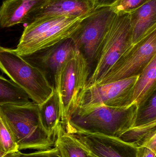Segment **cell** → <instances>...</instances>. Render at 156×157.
<instances>
[{
    "instance_id": "cell-5",
    "label": "cell",
    "mask_w": 156,
    "mask_h": 157,
    "mask_svg": "<svg viewBox=\"0 0 156 157\" xmlns=\"http://www.w3.org/2000/svg\"><path fill=\"white\" fill-rule=\"evenodd\" d=\"M0 70L40 105L54 92L44 74L16 52L0 44Z\"/></svg>"
},
{
    "instance_id": "cell-23",
    "label": "cell",
    "mask_w": 156,
    "mask_h": 157,
    "mask_svg": "<svg viewBox=\"0 0 156 157\" xmlns=\"http://www.w3.org/2000/svg\"><path fill=\"white\" fill-rule=\"evenodd\" d=\"M18 157H61L57 148L52 147L46 150H38L34 153L23 154L19 152Z\"/></svg>"
},
{
    "instance_id": "cell-27",
    "label": "cell",
    "mask_w": 156,
    "mask_h": 157,
    "mask_svg": "<svg viewBox=\"0 0 156 157\" xmlns=\"http://www.w3.org/2000/svg\"><path fill=\"white\" fill-rule=\"evenodd\" d=\"M89 157H96L92 155H90V154H89Z\"/></svg>"
},
{
    "instance_id": "cell-18",
    "label": "cell",
    "mask_w": 156,
    "mask_h": 157,
    "mask_svg": "<svg viewBox=\"0 0 156 157\" xmlns=\"http://www.w3.org/2000/svg\"><path fill=\"white\" fill-rule=\"evenodd\" d=\"M27 94L10 79L0 75V105H23L30 102Z\"/></svg>"
},
{
    "instance_id": "cell-16",
    "label": "cell",
    "mask_w": 156,
    "mask_h": 157,
    "mask_svg": "<svg viewBox=\"0 0 156 157\" xmlns=\"http://www.w3.org/2000/svg\"><path fill=\"white\" fill-rule=\"evenodd\" d=\"M39 116L44 131L49 136L55 139L57 128L60 123L59 98L56 90L45 102L39 105Z\"/></svg>"
},
{
    "instance_id": "cell-9",
    "label": "cell",
    "mask_w": 156,
    "mask_h": 157,
    "mask_svg": "<svg viewBox=\"0 0 156 157\" xmlns=\"http://www.w3.org/2000/svg\"><path fill=\"white\" fill-rule=\"evenodd\" d=\"M77 49L72 39L69 38L23 57L41 71L57 91L63 69Z\"/></svg>"
},
{
    "instance_id": "cell-7",
    "label": "cell",
    "mask_w": 156,
    "mask_h": 157,
    "mask_svg": "<svg viewBox=\"0 0 156 157\" xmlns=\"http://www.w3.org/2000/svg\"><path fill=\"white\" fill-rule=\"evenodd\" d=\"M155 55L156 29L128 48L98 85L141 74Z\"/></svg>"
},
{
    "instance_id": "cell-12",
    "label": "cell",
    "mask_w": 156,
    "mask_h": 157,
    "mask_svg": "<svg viewBox=\"0 0 156 157\" xmlns=\"http://www.w3.org/2000/svg\"><path fill=\"white\" fill-rule=\"evenodd\" d=\"M49 0H4L0 6V26L9 28L28 23L30 17Z\"/></svg>"
},
{
    "instance_id": "cell-24",
    "label": "cell",
    "mask_w": 156,
    "mask_h": 157,
    "mask_svg": "<svg viewBox=\"0 0 156 157\" xmlns=\"http://www.w3.org/2000/svg\"><path fill=\"white\" fill-rule=\"evenodd\" d=\"M118 0H89L93 10L102 7H112Z\"/></svg>"
},
{
    "instance_id": "cell-26",
    "label": "cell",
    "mask_w": 156,
    "mask_h": 157,
    "mask_svg": "<svg viewBox=\"0 0 156 157\" xmlns=\"http://www.w3.org/2000/svg\"><path fill=\"white\" fill-rule=\"evenodd\" d=\"M19 152L20 151L17 153L5 154L0 151V157H18Z\"/></svg>"
},
{
    "instance_id": "cell-17",
    "label": "cell",
    "mask_w": 156,
    "mask_h": 157,
    "mask_svg": "<svg viewBox=\"0 0 156 157\" xmlns=\"http://www.w3.org/2000/svg\"><path fill=\"white\" fill-rule=\"evenodd\" d=\"M61 157H89V154L59 124L56 133L55 145Z\"/></svg>"
},
{
    "instance_id": "cell-1",
    "label": "cell",
    "mask_w": 156,
    "mask_h": 157,
    "mask_svg": "<svg viewBox=\"0 0 156 157\" xmlns=\"http://www.w3.org/2000/svg\"><path fill=\"white\" fill-rule=\"evenodd\" d=\"M138 109L135 103L125 107L78 108L62 127L69 134L81 132L119 137L133 126Z\"/></svg>"
},
{
    "instance_id": "cell-3",
    "label": "cell",
    "mask_w": 156,
    "mask_h": 157,
    "mask_svg": "<svg viewBox=\"0 0 156 157\" xmlns=\"http://www.w3.org/2000/svg\"><path fill=\"white\" fill-rule=\"evenodd\" d=\"M83 18L57 16L34 20L25 27L16 52L27 56L71 38Z\"/></svg>"
},
{
    "instance_id": "cell-20",
    "label": "cell",
    "mask_w": 156,
    "mask_h": 157,
    "mask_svg": "<svg viewBox=\"0 0 156 157\" xmlns=\"http://www.w3.org/2000/svg\"><path fill=\"white\" fill-rule=\"evenodd\" d=\"M0 151L5 154L17 153L20 151L13 132L1 113Z\"/></svg>"
},
{
    "instance_id": "cell-8",
    "label": "cell",
    "mask_w": 156,
    "mask_h": 157,
    "mask_svg": "<svg viewBox=\"0 0 156 157\" xmlns=\"http://www.w3.org/2000/svg\"><path fill=\"white\" fill-rule=\"evenodd\" d=\"M115 15L111 7L93 10L82 19L71 38L86 59L90 70L93 65L101 40Z\"/></svg>"
},
{
    "instance_id": "cell-2",
    "label": "cell",
    "mask_w": 156,
    "mask_h": 157,
    "mask_svg": "<svg viewBox=\"0 0 156 157\" xmlns=\"http://www.w3.org/2000/svg\"><path fill=\"white\" fill-rule=\"evenodd\" d=\"M0 113L11 129L19 151L46 150L55 145V138L49 136L41 125L38 104L30 101L23 105H0Z\"/></svg>"
},
{
    "instance_id": "cell-25",
    "label": "cell",
    "mask_w": 156,
    "mask_h": 157,
    "mask_svg": "<svg viewBox=\"0 0 156 157\" xmlns=\"http://www.w3.org/2000/svg\"><path fill=\"white\" fill-rule=\"evenodd\" d=\"M156 153L145 147H137L136 157H156Z\"/></svg>"
},
{
    "instance_id": "cell-14",
    "label": "cell",
    "mask_w": 156,
    "mask_h": 157,
    "mask_svg": "<svg viewBox=\"0 0 156 157\" xmlns=\"http://www.w3.org/2000/svg\"><path fill=\"white\" fill-rule=\"evenodd\" d=\"M131 45L156 29V0H149L129 13Z\"/></svg>"
},
{
    "instance_id": "cell-21",
    "label": "cell",
    "mask_w": 156,
    "mask_h": 157,
    "mask_svg": "<svg viewBox=\"0 0 156 157\" xmlns=\"http://www.w3.org/2000/svg\"><path fill=\"white\" fill-rule=\"evenodd\" d=\"M156 121V92L138 109L132 127L141 126Z\"/></svg>"
},
{
    "instance_id": "cell-19",
    "label": "cell",
    "mask_w": 156,
    "mask_h": 157,
    "mask_svg": "<svg viewBox=\"0 0 156 157\" xmlns=\"http://www.w3.org/2000/svg\"><path fill=\"white\" fill-rule=\"evenodd\" d=\"M155 136H156V121L130 128L118 138L125 143L139 147L145 146Z\"/></svg>"
},
{
    "instance_id": "cell-15",
    "label": "cell",
    "mask_w": 156,
    "mask_h": 157,
    "mask_svg": "<svg viewBox=\"0 0 156 157\" xmlns=\"http://www.w3.org/2000/svg\"><path fill=\"white\" fill-rule=\"evenodd\" d=\"M156 92V55L144 69L137 79L133 91L132 104L143 105Z\"/></svg>"
},
{
    "instance_id": "cell-4",
    "label": "cell",
    "mask_w": 156,
    "mask_h": 157,
    "mask_svg": "<svg viewBox=\"0 0 156 157\" xmlns=\"http://www.w3.org/2000/svg\"><path fill=\"white\" fill-rule=\"evenodd\" d=\"M129 13H115L96 52L87 87L98 85L131 46Z\"/></svg>"
},
{
    "instance_id": "cell-22",
    "label": "cell",
    "mask_w": 156,
    "mask_h": 157,
    "mask_svg": "<svg viewBox=\"0 0 156 157\" xmlns=\"http://www.w3.org/2000/svg\"><path fill=\"white\" fill-rule=\"evenodd\" d=\"M149 0H118L112 6L115 13H130Z\"/></svg>"
},
{
    "instance_id": "cell-13",
    "label": "cell",
    "mask_w": 156,
    "mask_h": 157,
    "mask_svg": "<svg viewBox=\"0 0 156 157\" xmlns=\"http://www.w3.org/2000/svg\"><path fill=\"white\" fill-rule=\"evenodd\" d=\"M89 0H49L32 15L28 23L50 17H84L93 11Z\"/></svg>"
},
{
    "instance_id": "cell-6",
    "label": "cell",
    "mask_w": 156,
    "mask_h": 157,
    "mask_svg": "<svg viewBox=\"0 0 156 157\" xmlns=\"http://www.w3.org/2000/svg\"><path fill=\"white\" fill-rule=\"evenodd\" d=\"M90 74L86 59L77 49L63 69L57 91L60 105V123L63 127L78 107Z\"/></svg>"
},
{
    "instance_id": "cell-10",
    "label": "cell",
    "mask_w": 156,
    "mask_h": 157,
    "mask_svg": "<svg viewBox=\"0 0 156 157\" xmlns=\"http://www.w3.org/2000/svg\"><path fill=\"white\" fill-rule=\"evenodd\" d=\"M140 75L86 88L78 108L101 105L121 107L130 105L134 88Z\"/></svg>"
},
{
    "instance_id": "cell-11",
    "label": "cell",
    "mask_w": 156,
    "mask_h": 157,
    "mask_svg": "<svg viewBox=\"0 0 156 157\" xmlns=\"http://www.w3.org/2000/svg\"><path fill=\"white\" fill-rule=\"evenodd\" d=\"M69 134L89 154L94 156L136 157L137 147L123 142L118 137L81 132Z\"/></svg>"
}]
</instances>
